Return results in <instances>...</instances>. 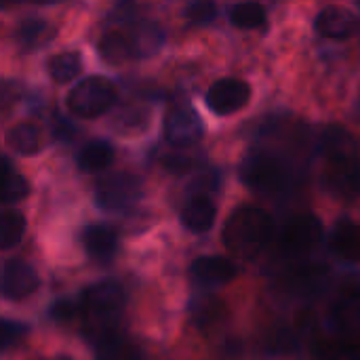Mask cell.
Returning <instances> with one entry per match:
<instances>
[{
	"instance_id": "4316f807",
	"label": "cell",
	"mask_w": 360,
	"mask_h": 360,
	"mask_svg": "<svg viewBox=\"0 0 360 360\" xmlns=\"http://www.w3.org/2000/svg\"><path fill=\"white\" fill-rule=\"evenodd\" d=\"M344 346L346 342L314 335L310 340V356L312 360H344Z\"/></svg>"
},
{
	"instance_id": "484cf974",
	"label": "cell",
	"mask_w": 360,
	"mask_h": 360,
	"mask_svg": "<svg viewBox=\"0 0 360 360\" xmlns=\"http://www.w3.org/2000/svg\"><path fill=\"white\" fill-rule=\"evenodd\" d=\"M224 316V302L217 297H200L192 302V319L200 329H209Z\"/></svg>"
},
{
	"instance_id": "d6986e66",
	"label": "cell",
	"mask_w": 360,
	"mask_h": 360,
	"mask_svg": "<svg viewBox=\"0 0 360 360\" xmlns=\"http://www.w3.org/2000/svg\"><path fill=\"white\" fill-rule=\"evenodd\" d=\"M78 169L82 173H101L114 162V148L108 141H89L76 156Z\"/></svg>"
},
{
	"instance_id": "3957f363",
	"label": "cell",
	"mask_w": 360,
	"mask_h": 360,
	"mask_svg": "<svg viewBox=\"0 0 360 360\" xmlns=\"http://www.w3.org/2000/svg\"><path fill=\"white\" fill-rule=\"evenodd\" d=\"M124 289L118 281L114 278H105L99 281L95 285H91L84 293H82V306L84 312L89 314V319L95 323V329L91 331L93 342L99 340L101 335L114 331L112 321L122 312L124 308Z\"/></svg>"
},
{
	"instance_id": "f1b7e54d",
	"label": "cell",
	"mask_w": 360,
	"mask_h": 360,
	"mask_svg": "<svg viewBox=\"0 0 360 360\" xmlns=\"http://www.w3.org/2000/svg\"><path fill=\"white\" fill-rule=\"evenodd\" d=\"M49 316H51L57 325L72 323L74 316H76V304H74L72 300H57V302L51 306Z\"/></svg>"
},
{
	"instance_id": "7c38bea8",
	"label": "cell",
	"mask_w": 360,
	"mask_h": 360,
	"mask_svg": "<svg viewBox=\"0 0 360 360\" xmlns=\"http://www.w3.org/2000/svg\"><path fill=\"white\" fill-rule=\"evenodd\" d=\"M192 274L198 283L205 285H228L238 276L236 264L219 255H205L192 262Z\"/></svg>"
},
{
	"instance_id": "2e32d148",
	"label": "cell",
	"mask_w": 360,
	"mask_h": 360,
	"mask_svg": "<svg viewBox=\"0 0 360 360\" xmlns=\"http://www.w3.org/2000/svg\"><path fill=\"white\" fill-rule=\"evenodd\" d=\"M99 57L108 63H124L133 57H139L135 38L127 32H108L97 44Z\"/></svg>"
},
{
	"instance_id": "44dd1931",
	"label": "cell",
	"mask_w": 360,
	"mask_h": 360,
	"mask_svg": "<svg viewBox=\"0 0 360 360\" xmlns=\"http://www.w3.org/2000/svg\"><path fill=\"white\" fill-rule=\"evenodd\" d=\"M46 70H49V76L57 84L72 82L82 72V57L76 51H65V53L51 55L49 61H46Z\"/></svg>"
},
{
	"instance_id": "1f68e13d",
	"label": "cell",
	"mask_w": 360,
	"mask_h": 360,
	"mask_svg": "<svg viewBox=\"0 0 360 360\" xmlns=\"http://www.w3.org/2000/svg\"><path fill=\"white\" fill-rule=\"evenodd\" d=\"M344 360H360V344L346 342V346H344Z\"/></svg>"
},
{
	"instance_id": "9c48e42d",
	"label": "cell",
	"mask_w": 360,
	"mask_h": 360,
	"mask_svg": "<svg viewBox=\"0 0 360 360\" xmlns=\"http://www.w3.org/2000/svg\"><path fill=\"white\" fill-rule=\"evenodd\" d=\"M207 105L217 116H232L249 105L251 86L240 78H221L215 80L207 91Z\"/></svg>"
},
{
	"instance_id": "d6a6232c",
	"label": "cell",
	"mask_w": 360,
	"mask_h": 360,
	"mask_svg": "<svg viewBox=\"0 0 360 360\" xmlns=\"http://www.w3.org/2000/svg\"><path fill=\"white\" fill-rule=\"evenodd\" d=\"M51 360H72L68 354H59V356H55V359H51Z\"/></svg>"
},
{
	"instance_id": "4dcf8cb0",
	"label": "cell",
	"mask_w": 360,
	"mask_h": 360,
	"mask_svg": "<svg viewBox=\"0 0 360 360\" xmlns=\"http://www.w3.org/2000/svg\"><path fill=\"white\" fill-rule=\"evenodd\" d=\"M165 165H167L171 171H175V173H181V171H188V167H190V160H188L186 156H171V158H167V160H165Z\"/></svg>"
},
{
	"instance_id": "7a4b0ae2",
	"label": "cell",
	"mask_w": 360,
	"mask_h": 360,
	"mask_svg": "<svg viewBox=\"0 0 360 360\" xmlns=\"http://www.w3.org/2000/svg\"><path fill=\"white\" fill-rule=\"evenodd\" d=\"M274 236V221L259 207H238L224 224V245L240 259L257 257Z\"/></svg>"
},
{
	"instance_id": "ac0fdd59",
	"label": "cell",
	"mask_w": 360,
	"mask_h": 360,
	"mask_svg": "<svg viewBox=\"0 0 360 360\" xmlns=\"http://www.w3.org/2000/svg\"><path fill=\"white\" fill-rule=\"evenodd\" d=\"M95 360H143V354L137 344L110 331L95 342Z\"/></svg>"
},
{
	"instance_id": "7402d4cb",
	"label": "cell",
	"mask_w": 360,
	"mask_h": 360,
	"mask_svg": "<svg viewBox=\"0 0 360 360\" xmlns=\"http://www.w3.org/2000/svg\"><path fill=\"white\" fill-rule=\"evenodd\" d=\"M30 194V184L23 175L15 173L8 158H2V202L4 205H13V202H21L23 198H27Z\"/></svg>"
},
{
	"instance_id": "277c9868",
	"label": "cell",
	"mask_w": 360,
	"mask_h": 360,
	"mask_svg": "<svg viewBox=\"0 0 360 360\" xmlns=\"http://www.w3.org/2000/svg\"><path fill=\"white\" fill-rule=\"evenodd\" d=\"M116 103V86L105 76H86L65 97L68 110L78 118H97Z\"/></svg>"
},
{
	"instance_id": "e0dca14e",
	"label": "cell",
	"mask_w": 360,
	"mask_h": 360,
	"mask_svg": "<svg viewBox=\"0 0 360 360\" xmlns=\"http://www.w3.org/2000/svg\"><path fill=\"white\" fill-rule=\"evenodd\" d=\"M55 38V27L38 17L23 19L15 30V42L21 51H38Z\"/></svg>"
},
{
	"instance_id": "f546056e",
	"label": "cell",
	"mask_w": 360,
	"mask_h": 360,
	"mask_svg": "<svg viewBox=\"0 0 360 360\" xmlns=\"http://www.w3.org/2000/svg\"><path fill=\"white\" fill-rule=\"evenodd\" d=\"M25 331H27L25 325L15 323V321H11V319H4V321H2V350L6 352V350H8Z\"/></svg>"
},
{
	"instance_id": "ffe728a7",
	"label": "cell",
	"mask_w": 360,
	"mask_h": 360,
	"mask_svg": "<svg viewBox=\"0 0 360 360\" xmlns=\"http://www.w3.org/2000/svg\"><path fill=\"white\" fill-rule=\"evenodd\" d=\"M4 143L21 156H34L40 150V133L32 122H17L6 131Z\"/></svg>"
},
{
	"instance_id": "5bb4252c",
	"label": "cell",
	"mask_w": 360,
	"mask_h": 360,
	"mask_svg": "<svg viewBox=\"0 0 360 360\" xmlns=\"http://www.w3.org/2000/svg\"><path fill=\"white\" fill-rule=\"evenodd\" d=\"M217 219V207L209 196H192L184 211H181V224L186 230L194 232V234H205L215 226Z\"/></svg>"
},
{
	"instance_id": "5b68a950",
	"label": "cell",
	"mask_w": 360,
	"mask_h": 360,
	"mask_svg": "<svg viewBox=\"0 0 360 360\" xmlns=\"http://www.w3.org/2000/svg\"><path fill=\"white\" fill-rule=\"evenodd\" d=\"M240 177L251 190L262 194H274L287 188L291 171L283 158L268 152H253L243 162Z\"/></svg>"
},
{
	"instance_id": "d4e9b609",
	"label": "cell",
	"mask_w": 360,
	"mask_h": 360,
	"mask_svg": "<svg viewBox=\"0 0 360 360\" xmlns=\"http://www.w3.org/2000/svg\"><path fill=\"white\" fill-rule=\"evenodd\" d=\"M112 124L120 133H124L127 137L146 133L148 124H150V110L148 108H127V110H120Z\"/></svg>"
},
{
	"instance_id": "30bf717a",
	"label": "cell",
	"mask_w": 360,
	"mask_h": 360,
	"mask_svg": "<svg viewBox=\"0 0 360 360\" xmlns=\"http://www.w3.org/2000/svg\"><path fill=\"white\" fill-rule=\"evenodd\" d=\"M40 287V278L38 272L34 270V266H30L23 259H6L2 266V283H0V291L4 300L11 302H19L25 300L30 295H34Z\"/></svg>"
},
{
	"instance_id": "ba28073f",
	"label": "cell",
	"mask_w": 360,
	"mask_h": 360,
	"mask_svg": "<svg viewBox=\"0 0 360 360\" xmlns=\"http://www.w3.org/2000/svg\"><path fill=\"white\" fill-rule=\"evenodd\" d=\"M141 196V181L131 173H114L95 188V202L103 211H124Z\"/></svg>"
},
{
	"instance_id": "6da1fadb",
	"label": "cell",
	"mask_w": 360,
	"mask_h": 360,
	"mask_svg": "<svg viewBox=\"0 0 360 360\" xmlns=\"http://www.w3.org/2000/svg\"><path fill=\"white\" fill-rule=\"evenodd\" d=\"M325 156V188L342 198H354L360 194V162L356 158V141L340 127L331 124L323 133Z\"/></svg>"
},
{
	"instance_id": "cb8c5ba5",
	"label": "cell",
	"mask_w": 360,
	"mask_h": 360,
	"mask_svg": "<svg viewBox=\"0 0 360 360\" xmlns=\"http://www.w3.org/2000/svg\"><path fill=\"white\" fill-rule=\"evenodd\" d=\"M230 21L240 30H255L266 23V8L259 2H238L230 6Z\"/></svg>"
},
{
	"instance_id": "83f0119b",
	"label": "cell",
	"mask_w": 360,
	"mask_h": 360,
	"mask_svg": "<svg viewBox=\"0 0 360 360\" xmlns=\"http://www.w3.org/2000/svg\"><path fill=\"white\" fill-rule=\"evenodd\" d=\"M215 4L213 2H192L186 6V17L188 21L196 23V25H205V23H211L215 19Z\"/></svg>"
},
{
	"instance_id": "8fae6325",
	"label": "cell",
	"mask_w": 360,
	"mask_h": 360,
	"mask_svg": "<svg viewBox=\"0 0 360 360\" xmlns=\"http://www.w3.org/2000/svg\"><path fill=\"white\" fill-rule=\"evenodd\" d=\"M314 27L321 36L325 38H333V40H346L350 36L356 34L359 30V19L356 15L340 4H329L325 6L316 19H314Z\"/></svg>"
},
{
	"instance_id": "52a82bcc",
	"label": "cell",
	"mask_w": 360,
	"mask_h": 360,
	"mask_svg": "<svg viewBox=\"0 0 360 360\" xmlns=\"http://www.w3.org/2000/svg\"><path fill=\"white\" fill-rule=\"evenodd\" d=\"M205 127L198 112L188 101H175L165 116V139L173 148H190L202 139Z\"/></svg>"
},
{
	"instance_id": "4fadbf2b",
	"label": "cell",
	"mask_w": 360,
	"mask_h": 360,
	"mask_svg": "<svg viewBox=\"0 0 360 360\" xmlns=\"http://www.w3.org/2000/svg\"><path fill=\"white\" fill-rule=\"evenodd\" d=\"M329 249L333 255L348 264L360 262V226L350 219H340L329 236Z\"/></svg>"
},
{
	"instance_id": "9a60e30c",
	"label": "cell",
	"mask_w": 360,
	"mask_h": 360,
	"mask_svg": "<svg viewBox=\"0 0 360 360\" xmlns=\"http://www.w3.org/2000/svg\"><path fill=\"white\" fill-rule=\"evenodd\" d=\"M82 245H84L89 257H93L95 262H110L114 257V253H116L118 238H116V232L110 226L93 224V226L84 228Z\"/></svg>"
},
{
	"instance_id": "603a6c76",
	"label": "cell",
	"mask_w": 360,
	"mask_h": 360,
	"mask_svg": "<svg viewBox=\"0 0 360 360\" xmlns=\"http://www.w3.org/2000/svg\"><path fill=\"white\" fill-rule=\"evenodd\" d=\"M23 232H25V217L19 211L6 209L0 215V249L11 251L13 247H17L23 238Z\"/></svg>"
},
{
	"instance_id": "8992f818",
	"label": "cell",
	"mask_w": 360,
	"mask_h": 360,
	"mask_svg": "<svg viewBox=\"0 0 360 360\" xmlns=\"http://www.w3.org/2000/svg\"><path fill=\"white\" fill-rule=\"evenodd\" d=\"M323 238V224L312 213H302L291 217L281 234H278V247L285 255L300 257L308 255Z\"/></svg>"
}]
</instances>
